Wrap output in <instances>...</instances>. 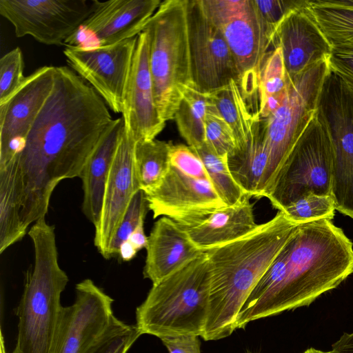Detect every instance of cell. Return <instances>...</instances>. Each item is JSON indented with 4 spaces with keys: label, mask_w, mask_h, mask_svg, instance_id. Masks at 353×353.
Here are the masks:
<instances>
[{
    "label": "cell",
    "mask_w": 353,
    "mask_h": 353,
    "mask_svg": "<svg viewBox=\"0 0 353 353\" xmlns=\"http://www.w3.org/2000/svg\"><path fill=\"white\" fill-rule=\"evenodd\" d=\"M113 119L94 89L67 66L55 67L53 88L12 162L26 230L46 217L60 181L79 177Z\"/></svg>",
    "instance_id": "6da1fadb"
},
{
    "label": "cell",
    "mask_w": 353,
    "mask_h": 353,
    "mask_svg": "<svg viewBox=\"0 0 353 353\" xmlns=\"http://www.w3.org/2000/svg\"><path fill=\"white\" fill-rule=\"evenodd\" d=\"M353 273V243L331 219L299 224L260 279L235 330L254 320L308 305Z\"/></svg>",
    "instance_id": "7a4b0ae2"
},
{
    "label": "cell",
    "mask_w": 353,
    "mask_h": 353,
    "mask_svg": "<svg viewBox=\"0 0 353 353\" xmlns=\"http://www.w3.org/2000/svg\"><path fill=\"white\" fill-rule=\"evenodd\" d=\"M299 224L278 210L249 234L205 252L210 275L201 336L205 341L219 340L236 330L241 309Z\"/></svg>",
    "instance_id": "3957f363"
},
{
    "label": "cell",
    "mask_w": 353,
    "mask_h": 353,
    "mask_svg": "<svg viewBox=\"0 0 353 353\" xmlns=\"http://www.w3.org/2000/svg\"><path fill=\"white\" fill-rule=\"evenodd\" d=\"M34 264L26 275L17 310V353H52L63 306L61 295L68 277L59 263L55 228L43 217L28 232Z\"/></svg>",
    "instance_id": "277c9868"
},
{
    "label": "cell",
    "mask_w": 353,
    "mask_h": 353,
    "mask_svg": "<svg viewBox=\"0 0 353 353\" xmlns=\"http://www.w3.org/2000/svg\"><path fill=\"white\" fill-rule=\"evenodd\" d=\"M210 268L205 252L152 284L136 310L142 334L159 339L182 334L201 336L208 312Z\"/></svg>",
    "instance_id": "5b68a950"
},
{
    "label": "cell",
    "mask_w": 353,
    "mask_h": 353,
    "mask_svg": "<svg viewBox=\"0 0 353 353\" xmlns=\"http://www.w3.org/2000/svg\"><path fill=\"white\" fill-rule=\"evenodd\" d=\"M186 0H165L145 25L156 105L164 121L173 119L186 90L193 87Z\"/></svg>",
    "instance_id": "8992f818"
},
{
    "label": "cell",
    "mask_w": 353,
    "mask_h": 353,
    "mask_svg": "<svg viewBox=\"0 0 353 353\" xmlns=\"http://www.w3.org/2000/svg\"><path fill=\"white\" fill-rule=\"evenodd\" d=\"M330 72L329 59H326L292 78L288 77L285 100L269 117L260 119L269 155L261 198L270 195L282 166L316 117L321 92Z\"/></svg>",
    "instance_id": "52a82bcc"
},
{
    "label": "cell",
    "mask_w": 353,
    "mask_h": 353,
    "mask_svg": "<svg viewBox=\"0 0 353 353\" xmlns=\"http://www.w3.org/2000/svg\"><path fill=\"white\" fill-rule=\"evenodd\" d=\"M332 149L328 134L317 114L279 171L268 199L282 210L314 192L332 195Z\"/></svg>",
    "instance_id": "ba28073f"
},
{
    "label": "cell",
    "mask_w": 353,
    "mask_h": 353,
    "mask_svg": "<svg viewBox=\"0 0 353 353\" xmlns=\"http://www.w3.org/2000/svg\"><path fill=\"white\" fill-rule=\"evenodd\" d=\"M317 115L332 145L335 209L353 219V94L331 70L321 92Z\"/></svg>",
    "instance_id": "9c48e42d"
},
{
    "label": "cell",
    "mask_w": 353,
    "mask_h": 353,
    "mask_svg": "<svg viewBox=\"0 0 353 353\" xmlns=\"http://www.w3.org/2000/svg\"><path fill=\"white\" fill-rule=\"evenodd\" d=\"M187 34L193 88L209 94L239 83V72L221 30L205 14L199 0H186Z\"/></svg>",
    "instance_id": "30bf717a"
},
{
    "label": "cell",
    "mask_w": 353,
    "mask_h": 353,
    "mask_svg": "<svg viewBox=\"0 0 353 353\" xmlns=\"http://www.w3.org/2000/svg\"><path fill=\"white\" fill-rule=\"evenodd\" d=\"M75 301L63 307L52 353H87L122 321L114 314V300L91 279L76 285Z\"/></svg>",
    "instance_id": "8fae6325"
},
{
    "label": "cell",
    "mask_w": 353,
    "mask_h": 353,
    "mask_svg": "<svg viewBox=\"0 0 353 353\" xmlns=\"http://www.w3.org/2000/svg\"><path fill=\"white\" fill-rule=\"evenodd\" d=\"M92 0H0V14L17 37L62 46L89 17Z\"/></svg>",
    "instance_id": "7c38bea8"
},
{
    "label": "cell",
    "mask_w": 353,
    "mask_h": 353,
    "mask_svg": "<svg viewBox=\"0 0 353 353\" xmlns=\"http://www.w3.org/2000/svg\"><path fill=\"white\" fill-rule=\"evenodd\" d=\"M137 36L118 43L93 48L65 46L70 68L88 83L115 113L123 112V97Z\"/></svg>",
    "instance_id": "4fadbf2b"
},
{
    "label": "cell",
    "mask_w": 353,
    "mask_h": 353,
    "mask_svg": "<svg viewBox=\"0 0 353 353\" xmlns=\"http://www.w3.org/2000/svg\"><path fill=\"white\" fill-rule=\"evenodd\" d=\"M160 0H92V10L65 46H108L138 36L154 14Z\"/></svg>",
    "instance_id": "5bb4252c"
},
{
    "label": "cell",
    "mask_w": 353,
    "mask_h": 353,
    "mask_svg": "<svg viewBox=\"0 0 353 353\" xmlns=\"http://www.w3.org/2000/svg\"><path fill=\"white\" fill-rule=\"evenodd\" d=\"M145 196L153 218L168 217L183 228L228 206L210 181L189 176L171 165L161 183Z\"/></svg>",
    "instance_id": "9a60e30c"
},
{
    "label": "cell",
    "mask_w": 353,
    "mask_h": 353,
    "mask_svg": "<svg viewBox=\"0 0 353 353\" xmlns=\"http://www.w3.org/2000/svg\"><path fill=\"white\" fill-rule=\"evenodd\" d=\"M230 48L239 74L238 85L248 99L256 98L260 74L274 32L259 13L254 0H248L240 14L219 28Z\"/></svg>",
    "instance_id": "2e32d148"
},
{
    "label": "cell",
    "mask_w": 353,
    "mask_h": 353,
    "mask_svg": "<svg viewBox=\"0 0 353 353\" xmlns=\"http://www.w3.org/2000/svg\"><path fill=\"white\" fill-rule=\"evenodd\" d=\"M54 66H43L28 77L0 103V167L12 162L21 151L38 114L50 95Z\"/></svg>",
    "instance_id": "e0dca14e"
},
{
    "label": "cell",
    "mask_w": 353,
    "mask_h": 353,
    "mask_svg": "<svg viewBox=\"0 0 353 353\" xmlns=\"http://www.w3.org/2000/svg\"><path fill=\"white\" fill-rule=\"evenodd\" d=\"M135 143L124 128L107 179L99 221L94 227V246L106 259L110 243L131 200L140 190L134 165Z\"/></svg>",
    "instance_id": "ac0fdd59"
},
{
    "label": "cell",
    "mask_w": 353,
    "mask_h": 353,
    "mask_svg": "<svg viewBox=\"0 0 353 353\" xmlns=\"http://www.w3.org/2000/svg\"><path fill=\"white\" fill-rule=\"evenodd\" d=\"M122 117L125 129L135 142L151 141L163 130L165 121L156 105L149 63V39L143 31L137 36L125 89Z\"/></svg>",
    "instance_id": "d6986e66"
},
{
    "label": "cell",
    "mask_w": 353,
    "mask_h": 353,
    "mask_svg": "<svg viewBox=\"0 0 353 353\" xmlns=\"http://www.w3.org/2000/svg\"><path fill=\"white\" fill-rule=\"evenodd\" d=\"M276 46L281 48L289 78L329 59L332 51V47L306 10L305 0H301L279 24L274 47Z\"/></svg>",
    "instance_id": "ffe728a7"
},
{
    "label": "cell",
    "mask_w": 353,
    "mask_h": 353,
    "mask_svg": "<svg viewBox=\"0 0 353 353\" xmlns=\"http://www.w3.org/2000/svg\"><path fill=\"white\" fill-rule=\"evenodd\" d=\"M143 274L155 284L204 253L190 239L185 229L162 216L148 236Z\"/></svg>",
    "instance_id": "44dd1931"
},
{
    "label": "cell",
    "mask_w": 353,
    "mask_h": 353,
    "mask_svg": "<svg viewBox=\"0 0 353 353\" xmlns=\"http://www.w3.org/2000/svg\"><path fill=\"white\" fill-rule=\"evenodd\" d=\"M124 128L122 117L112 121L79 176L83 192L82 210L94 227L99 221L107 179Z\"/></svg>",
    "instance_id": "7402d4cb"
},
{
    "label": "cell",
    "mask_w": 353,
    "mask_h": 353,
    "mask_svg": "<svg viewBox=\"0 0 353 353\" xmlns=\"http://www.w3.org/2000/svg\"><path fill=\"white\" fill-rule=\"evenodd\" d=\"M251 198L247 195L239 204L219 209L196 225L184 228L191 241L205 252L253 231L259 224L255 221Z\"/></svg>",
    "instance_id": "603a6c76"
},
{
    "label": "cell",
    "mask_w": 353,
    "mask_h": 353,
    "mask_svg": "<svg viewBox=\"0 0 353 353\" xmlns=\"http://www.w3.org/2000/svg\"><path fill=\"white\" fill-rule=\"evenodd\" d=\"M208 98L232 129L236 150L245 146L253 138L260 118L259 113L248 105L236 81L232 80L224 87L208 94Z\"/></svg>",
    "instance_id": "cb8c5ba5"
},
{
    "label": "cell",
    "mask_w": 353,
    "mask_h": 353,
    "mask_svg": "<svg viewBox=\"0 0 353 353\" xmlns=\"http://www.w3.org/2000/svg\"><path fill=\"white\" fill-rule=\"evenodd\" d=\"M305 6L332 48L353 47V3L350 0H305Z\"/></svg>",
    "instance_id": "d4e9b609"
},
{
    "label": "cell",
    "mask_w": 353,
    "mask_h": 353,
    "mask_svg": "<svg viewBox=\"0 0 353 353\" xmlns=\"http://www.w3.org/2000/svg\"><path fill=\"white\" fill-rule=\"evenodd\" d=\"M171 141H138L134 146L135 172L140 190L145 194L156 188L170 168Z\"/></svg>",
    "instance_id": "484cf974"
},
{
    "label": "cell",
    "mask_w": 353,
    "mask_h": 353,
    "mask_svg": "<svg viewBox=\"0 0 353 353\" xmlns=\"http://www.w3.org/2000/svg\"><path fill=\"white\" fill-rule=\"evenodd\" d=\"M208 108V94L189 87L174 114L179 132L190 148L205 143V122Z\"/></svg>",
    "instance_id": "4316f807"
},
{
    "label": "cell",
    "mask_w": 353,
    "mask_h": 353,
    "mask_svg": "<svg viewBox=\"0 0 353 353\" xmlns=\"http://www.w3.org/2000/svg\"><path fill=\"white\" fill-rule=\"evenodd\" d=\"M191 148L202 161L212 186L228 206L239 204L248 195L231 174L228 156L218 155L205 143Z\"/></svg>",
    "instance_id": "83f0119b"
},
{
    "label": "cell",
    "mask_w": 353,
    "mask_h": 353,
    "mask_svg": "<svg viewBox=\"0 0 353 353\" xmlns=\"http://www.w3.org/2000/svg\"><path fill=\"white\" fill-rule=\"evenodd\" d=\"M288 77L280 46L271 49L263 62L259 84V106L268 97L285 92Z\"/></svg>",
    "instance_id": "f1b7e54d"
},
{
    "label": "cell",
    "mask_w": 353,
    "mask_h": 353,
    "mask_svg": "<svg viewBox=\"0 0 353 353\" xmlns=\"http://www.w3.org/2000/svg\"><path fill=\"white\" fill-rule=\"evenodd\" d=\"M335 210L332 195L308 192L280 211H283L292 221L302 223L321 219L332 220Z\"/></svg>",
    "instance_id": "f546056e"
},
{
    "label": "cell",
    "mask_w": 353,
    "mask_h": 353,
    "mask_svg": "<svg viewBox=\"0 0 353 353\" xmlns=\"http://www.w3.org/2000/svg\"><path fill=\"white\" fill-rule=\"evenodd\" d=\"M205 143L211 150L221 157H230L234 152L236 148L232 129L209 100L205 122Z\"/></svg>",
    "instance_id": "4dcf8cb0"
},
{
    "label": "cell",
    "mask_w": 353,
    "mask_h": 353,
    "mask_svg": "<svg viewBox=\"0 0 353 353\" xmlns=\"http://www.w3.org/2000/svg\"><path fill=\"white\" fill-rule=\"evenodd\" d=\"M148 209L145 193L139 190L131 202L117 229L108 247V259L118 256L120 245L129 239L142 219L145 218Z\"/></svg>",
    "instance_id": "1f68e13d"
},
{
    "label": "cell",
    "mask_w": 353,
    "mask_h": 353,
    "mask_svg": "<svg viewBox=\"0 0 353 353\" xmlns=\"http://www.w3.org/2000/svg\"><path fill=\"white\" fill-rule=\"evenodd\" d=\"M23 68V55L19 47L0 59V103L6 101L25 80Z\"/></svg>",
    "instance_id": "d6a6232c"
},
{
    "label": "cell",
    "mask_w": 353,
    "mask_h": 353,
    "mask_svg": "<svg viewBox=\"0 0 353 353\" xmlns=\"http://www.w3.org/2000/svg\"><path fill=\"white\" fill-rule=\"evenodd\" d=\"M141 335L136 325H130L122 321L87 353H127Z\"/></svg>",
    "instance_id": "836d02e7"
},
{
    "label": "cell",
    "mask_w": 353,
    "mask_h": 353,
    "mask_svg": "<svg viewBox=\"0 0 353 353\" xmlns=\"http://www.w3.org/2000/svg\"><path fill=\"white\" fill-rule=\"evenodd\" d=\"M170 158V165L182 173L195 179L210 181L204 164L190 146L172 144Z\"/></svg>",
    "instance_id": "e575fe53"
},
{
    "label": "cell",
    "mask_w": 353,
    "mask_h": 353,
    "mask_svg": "<svg viewBox=\"0 0 353 353\" xmlns=\"http://www.w3.org/2000/svg\"><path fill=\"white\" fill-rule=\"evenodd\" d=\"M206 17L218 28L246 8L248 0H199Z\"/></svg>",
    "instance_id": "d590c367"
},
{
    "label": "cell",
    "mask_w": 353,
    "mask_h": 353,
    "mask_svg": "<svg viewBox=\"0 0 353 353\" xmlns=\"http://www.w3.org/2000/svg\"><path fill=\"white\" fill-rule=\"evenodd\" d=\"M330 68L353 94V47L332 48L329 59Z\"/></svg>",
    "instance_id": "8d00e7d4"
},
{
    "label": "cell",
    "mask_w": 353,
    "mask_h": 353,
    "mask_svg": "<svg viewBox=\"0 0 353 353\" xmlns=\"http://www.w3.org/2000/svg\"><path fill=\"white\" fill-rule=\"evenodd\" d=\"M256 8L265 23L274 32L280 22L301 0H254Z\"/></svg>",
    "instance_id": "74e56055"
},
{
    "label": "cell",
    "mask_w": 353,
    "mask_h": 353,
    "mask_svg": "<svg viewBox=\"0 0 353 353\" xmlns=\"http://www.w3.org/2000/svg\"><path fill=\"white\" fill-rule=\"evenodd\" d=\"M169 353H201L199 336L182 334L160 339Z\"/></svg>",
    "instance_id": "f35d334b"
},
{
    "label": "cell",
    "mask_w": 353,
    "mask_h": 353,
    "mask_svg": "<svg viewBox=\"0 0 353 353\" xmlns=\"http://www.w3.org/2000/svg\"><path fill=\"white\" fill-rule=\"evenodd\" d=\"M144 220L145 219L140 221L128 239L138 252L143 248H146L148 244V236L144 232Z\"/></svg>",
    "instance_id": "ab89813d"
},
{
    "label": "cell",
    "mask_w": 353,
    "mask_h": 353,
    "mask_svg": "<svg viewBox=\"0 0 353 353\" xmlns=\"http://www.w3.org/2000/svg\"><path fill=\"white\" fill-rule=\"evenodd\" d=\"M332 347V353H353V332L344 333Z\"/></svg>",
    "instance_id": "60d3db41"
},
{
    "label": "cell",
    "mask_w": 353,
    "mask_h": 353,
    "mask_svg": "<svg viewBox=\"0 0 353 353\" xmlns=\"http://www.w3.org/2000/svg\"><path fill=\"white\" fill-rule=\"evenodd\" d=\"M138 250L129 241H124L119 248L118 256L122 261H130L134 259Z\"/></svg>",
    "instance_id": "b9f144b4"
},
{
    "label": "cell",
    "mask_w": 353,
    "mask_h": 353,
    "mask_svg": "<svg viewBox=\"0 0 353 353\" xmlns=\"http://www.w3.org/2000/svg\"><path fill=\"white\" fill-rule=\"evenodd\" d=\"M0 353H8L6 349L4 338L1 330L0 334ZM12 353H17V352L14 350Z\"/></svg>",
    "instance_id": "7bdbcfd3"
},
{
    "label": "cell",
    "mask_w": 353,
    "mask_h": 353,
    "mask_svg": "<svg viewBox=\"0 0 353 353\" xmlns=\"http://www.w3.org/2000/svg\"><path fill=\"white\" fill-rule=\"evenodd\" d=\"M303 353H332V351L323 352V351L319 350L314 349L313 347H311V348L307 349Z\"/></svg>",
    "instance_id": "ee69618b"
},
{
    "label": "cell",
    "mask_w": 353,
    "mask_h": 353,
    "mask_svg": "<svg viewBox=\"0 0 353 353\" xmlns=\"http://www.w3.org/2000/svg\"><path fill=\"white\" fill-rule=\"evenodd\" d=\"M351 3H353V0H350Z\"/></svg>",
    "instance_id": "f6af8a7d"
}]
</instances>
